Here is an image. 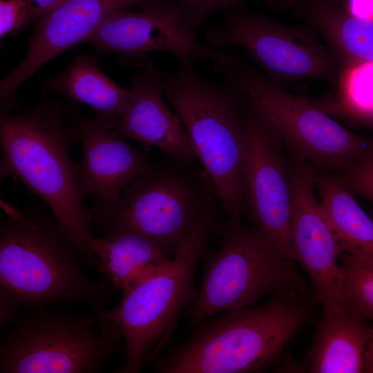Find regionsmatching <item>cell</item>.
I'll list each match as a JSON object with an SVG mask.
<instances>
[{"instance_id":"obj_3","label":"cell","mask_w":373,"mask_h":373,"mask_svg":"<svg viewBox=\"0 0 373 373\" xmlns=\"http://www.w3.org/2000/svg\"><path fill=\"white\" fill-rule=\"evenodd\" d=\"M313 294L279 291L260 307L226 312L196 325L187 340L151 363L158 373L262 372L314 318Z\"/></svg>"},{"instance_id":"obj_8","label":"cell","mask_w":373,"mask_h":373,"mask_svg":"<svg viewBox=\"0 0 373 373\" xmlns=\"http://www.w3.org/2000/svg\"><path fill=\"white\" fill-rule=\"evenodd\" d=\"M222 242L207 258L203 279L188 307L191 323L254 305L263 296L296 289L313 293L276 247L254 227L220 226Z\"/></svg>"},{"instance_id":"obj_24","label":"cell","mask_w":373,"mask_h":373,"mask_svg":"<svg viewBox=\"0 0 373 373\" xmlns=\"http://www.w3.org/2000/svg\"><path fill=\"white\" fill-rule=\"evenodd\" d=\"M247 0H175L180 7L184 22L191 35L196 38L199 28L204 25L209 17L218 11L224 12L242 6ZM276 7L281 0H265Z\"/></svg>"},{"instance_id":"obj_11","label":"cell","mask_w":373,"mask_h":373,"mask_svg":"<svg viewBox=\"0 0 373 373\" xmlns=\"http://www.w3.org/2000/svg\"><path fill=\"white\" fill-rule=\"evenodd\" d=\"M244 93L245 211L252 227L289 258L292 186L287 148L271 121Z\"/></svg>"},{"instance_id":"obj_9","label":"cell","mask_w":373,"mask_h":373,"mask_svg":"<svg viewBox=\"0 0 373 373\" xmlns=\"http://www.w3.org/2000/svg\"><path fill=\"white\" fill-rule=\"evenodd\" d=\"M213 69L242 87L271 121L289 150L336 173L373 150V140L347 130L305 98L286 91L242 57L229 55Z\"/></svg>"},{"instance_id":"obj_4","label":"cell","mask_w":373,"mask_h":373,"mask_svg":"<svg viewBox=\"0 0 373 373\" xmlns=\"http://www.w3.org/2000/svg\"><path fill=\"white\" fill-rule=\"evenodd\" d=\"M164 73L162 90L186 129L197 158L211 179L226 222L242 226L245 212L244 90L225 77L222 84L198 73L193 61Z\"/></svg>"},{"instance_id":"obj_12","label":"cell","mask_w":373,"mask_h":373,"mask_svg":"<svg viewBox=\"0 0 373 373\" xmlns=\"http://www.w3.org/2000/svg\"><path fill=\"white\" fill-rule=\"evenodd\" d=\"M84 43L99 56L114 55L125 66L144 67L151 59L149 54L155 51L193 61L214 62L228 55L196 41L175 0H165L140 11L113 12Z\"/></svg>"},{"instance_id":"obj_31","label":"cell","mask_w":373,"mask_h":373,"mask_svg":"<svg viewBox=\"0 0 373 373\" xmlns=\"http://www.w3.org/2000/svg\"><path fill=\"white\" fill-rule=\"evenodd\" d=\"M373 359V333L370 340L369 341L365 352L364 354V361L365 360H372Z\"/></svg>"},{"instance_id":"obj_25","label":"cell","mask_w":373,"mask_h":373,"mask_svg":"<svg viewBox=\"0 0 373 373\" xmlns=\"http://www.w3.org/2000/svg\"><path fill=\"white\" fill-rule=\"evenodd\" d=\"M334 175L354 194L373 206V150L347 169Z\"/></svg>"},{"instance_id":"obj_7","label":"cell","mask_w":373,"mask_h":373,"mask_svg":"<svg viewBox=\"0 0 373 373\" xmlns=\"http://www.w3.org/2000/svg\"><path fill=\"white\" fill-rule=\"evenodd\" d=\"M11 324L1 337V373H98L125 348L119 329L96 313L44 307Z\"/></svg>"},{"instance_id":"obj_20","label":"cell","mask_w":373,"mask_h":373,"mask_svg":"<svg viewBox=\"0 0 373 373\" xmlns=\"http://www.w3.org/2000/svg\"><path fill=\"white\" fill-rule=\"evenodd\" d=\"M45 85L73 102L90 106L97 117L114 128L130 98L129 89L116 84L100 69L97 55H77Z\"/></svg>"},{"instance_id":"obj_14","label":"cell","mask_w":373,"mask_h":373,"mask_svg":"<svg viewBox=\"0 0 373 373\" xmlns=\"http://www.w3.org/2000/svg\"><path fill=\"white\" fill-rule=\"evenodd\" d=\"M65 109L83 156L76 163L79 192L84 198L96 195L91 221L113 209L123 191L149 166L147 155L127 142L116 130L98 117L82 115L73 104Z\"/></svg>"},{"instance_id":"obj_22","label":"cell","mask_w":373,"mask_h":373,"mask_svg":"<svg viewBox=\"0 0 373 373\" xmlns=\"http://www.w3.org/2000/svg\"><path fill=\"white\" fill-rule=\"evenodd\" d=\"M339 270L343 309L363 320L373 319V272L365 260L344 253Z\"/></svg>"},{"instance_id":"obj_26","label":"cell","mask_w":373,"mask_h":373,"mask_svg":"<svg viewBox=\"0 0 373 373\" xmlns=\"http://www.w3.org/2000/svg\"><path fill=\"white\" fill-rule=\"evenodd\" d=\"M26 26V11L23 0H1L0 35H15Z\"/></svg>"},{"instance_id":"obj_21","label":"cell","mask_w":373,"mask_h":373,"mask_svg":"<svg viewBox=\"0 0 373 373\" xmlns=\"http://www.w3.org/2000/svg\"><path fill=\"white\" fill-rule=\"evenodd\" d=\"M320 204L343 252L373 261V220L334 175L318 176Z\"/></svg>"},{"instance_id":"obj_6","label":"cell","mask_w":373,"mask_h":373,"mask_svg":"<svg viewBox=\"0 0 373 373\" xmlns=\"http://www.w3.org/2000/svg\"><path fill=\"white\" fill-rule=\"evenodd\" d=\"M217 218L216 213L206 216L164 269L122 291L114 307L94 312L115 326L124 340L126 360L114 372L138 373L167 346L180 314L196 297L195 269Z\"/></svg>"},{"instance_id":"obj_18","label":"cell","mask_w":373,"mask_h":373,"mask_svg":"<svg viewBox=\"0 0 373 373\" xmlns=\"http://www.w3.org/2000/svg\"><path fill=\"white\" fill-rule=\"evenodd\" d=\"M324 37L336 63L347 69L373 61V19L344 13L325 0H285Z\"/></svg>"},{"instance_id":"obj_27","label":"cell","mask_w":373,"mask_h":373,"mask_svg":"<svg viewBox=\"0 0 373 373\" xmlns=\"http://www.w3.org/2000/svg\"><path fill=\"white\" fill-rule=\"evenodd\" d=\"M26 11V26L50 13L66 0H23Z\"/></svg>"},{"instance_id":"obj_13","label":"cell","mask_w":373,"mask_h":373,"mask_svg":"<svg viewBox=\"0 0 373 373\" xmlns=\"http://www.w3.org/2000/svg\"><path fill=\"white\" fill-rule=\"evenodd\" d=\"M292 202L289 258L309 276L314 298L324 313L344 310L337 258L343 251L317 200L318 175L306 160L288 150Z\"/></svg>"},{"instance_id":"obj_15","label":"cell","mask_w":373,"mask_h":373,"mask_svg":"<svg viewBox=\"0 0 373 373\" xmlns=\"http://www.w3.org/2000/svg\"><path fill=\"white\" fill-rule=\"evenodd\" d=\"M165 0H66L35 21L28 50L21 62L0 82V105H18L19 87L46 63L84 41L110 15L131 8L141 9Z\"/></svg>"},{"instance_id":"obj_10","label":"cell","mask_w":373,"mask_h":373,"mask_svg":"<svg viewBox=\"0 0 373 373\" xmlns=\"http://www.w3.org/2000/svg\"><path fill=\"white\" fill-rule=\"evenodd\" d=\"M205 37L217 50L243 48L280 87L305 79L336 78L338 64L313 30L284 25L242 6L225 12L222 26L207 28Z\"/></svg>"},{"instance_id":"obj_17","label":"cell","mask_w":373,"mask_h":373,"mask_svg":"<svg viewBox=\"0 0 373 373\" xmlns=\"http://www.w3.org/2000/svg\"><path fill=\"white\" fill-rule=\"evenodd\" d=\"M372 333L366 320L345 310L324 313L307 354L306 369L312 373L363 372L364 354Z\"/></svg>"},{"instance_id":"obj_2","label":"cell","mask_w":373,"mask_h":373,"mask_svg":"<svg viewBox=\"0 0 373 373\" xmlns=\"http://www.w3.org/2000/svg\"><path fill=\"white\" fill-rule=\"evenodd\" d=\"M77 142L65 106L43 95L23 113L1 111L0 176L20 180L48 205L76 245L82 260L97 271L88 242L94 236L91 213L83 204L70 158Z\"/></svg>"},{"instance_id":"obj_16","label":"cell","mask_w":373,"mask_h":373,"mask_svg":"<svg viewBox=\"0 0 373 373\" xmlns=\"http://www.w3.org/2000/svg\"><path fill=\"white\" fill-rule=\"evenodd\" d=\"M143 68L131 77L129 101L115 129L145 150L155 146L171 157L195 161L197 155L186 129L163 99L164 72L152 59Z\"/></svg>"},{"instance_id":"obj_5","label":"cell","mask_w":373,"mask_h":373,"mask_svg":"<svg viewBox=\"0 0 373 373\" xmlns=\"http://www.w3.org/2000/svg\"><path fill=\"white\" fill-rule=\"evenodd\" d=\"M194 161L173 157L150 164L123 191L116 206L91 221L104 236L139 233L172 258L220 203L213 183Z\"/></svg>"},{"instance_id":"obj_30","label":"cell","mask_w":373,"mask_h":373,"mask_svg":"<svg viewBox=\"0 0 373 373\" xmlns=\"http://www.w3.org/2000/svg\"><path fill=\"white\" fill-rule=\"evenodd\" d=\"M348 117L352 120L361 122L373 128V106L365 111L355 113Z\"/></svg>"},{"instance_id":"obj_28","label":"cell","mask_w":373,"mask_h":373,"mask_svg":"<svg viewBox=\"0 0 373 373\" xmlns=\"http://www.w3.org/2000/svg\"><path fill=\"white\" fill-rule=\"evenodd\" d=\"M20 306L8 294L0 291V327L11 323L17 317Z\"/></svg>"},{"instance_id":"obj_32","label":"cell","mask_w":373,"mask_h":373,"mask_svg":"<svg viewBox=\"0 0 373 373\" xmlns=\"http://www.w3.org/2000/svg\"><path fill=\"white\" fill-rule=\"evenodd\" d=\"M363 372L373 373V359L364 361Z\"/></svg>"},{"instance_id":"obj_23","label":"cell","mask_w":373,"mask_h":373,"mask_svg":"<svg viewBox=\"0 0 373 373\" xmlns=\"http://www.w3.org/2000/svg\"><path fill=\"white\" fill-rule=\"evenodd\" d=\"M349 69L345 77L344 99L338 104L328 106L327 113L348 117L373 106V63Z\"/></svg>"},{"instance_id":"obj_19","label":"cell","mask_w":373,"mask_h":373,"mask_svg":"<svg viewBox=\"0 0 373 373\" xmlns=\"http://www.w3.org/2000/svg\"><path fill=\"white\" fill-rule=\"evenodd\" d=\"M88 246L99 261L97 271L122 291L157 274L172 260L150 240L132 231L93 236Z\"/></svg>"},{"instance_id":"obj_29","label":"cell","mask_w":373,"mask_h":373,"mask_svg":"<svg viewBox=\"0 0 373 373\" xmlns=\"http://www.w3.org/2000/svg\"><path fill=\"white\" fill-rule=\"evenodd\" d=\"M349 10L356 17L373 19V0H349Z\"/></svg>"},{"instance_id":"obj_1","label":"cell","mask_w":373,"mask_h":373,"mask_svg":"<svg viewBox=\"0 0 373 373\" xmlns=\"http://www.w3.org/2000/svg\"><path fill=\"white\" fill-rule=\"evenodd\" d=\"M1 207L0 291L30 311L61 303L106 309L115 289L82 268L76 245L50 210L3 200Z\"/></svg>"}]
</instances>
